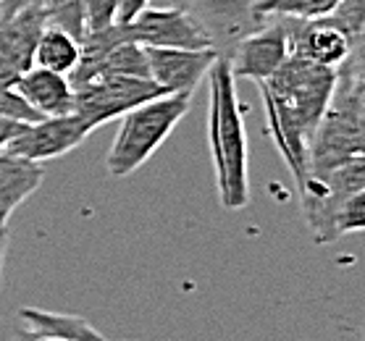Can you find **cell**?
I'll use <instances>...</instances> for the list:
<instances>
[{
	"label": "cell",
	"mask_w": 365,
	"mask_h": 341,
	"mask_svg": "<svg viewBox=\"0 0 365 341\" xmlns=\"http://www.w3.org/2000/svg\"><path fill=\"white\" fill-rule=\"evenodd\" d=\"M336 84V68L321 66L292 53L274 74L257 82L266 105V124L276 150L297 187L307 176V150Z\"/></svg>",
	"instance_id": "cell-1"
},
{
	"label": "cell",
	"mask_w": 365,
	"mask_h": 341,
	"mask_svg": "<svg viewBox=\"0 0 365 341\" xmlns=\"http://www.w3.org/2000/svg\"><path fill=\"white\" fill-rule=\"evenodd\" d=\"M207 145L213 155L218 200L226 210H242L250 202L247 132L237 79L224 53L207 71Z\"/></svg>",
	"instance_id": "cell-2"
},
{
	"label": "cell",
	"mask_w": 365,
	"mask_h": 341,
	"mask_svg": "<svg viewBox=\"0 0 365 341\" xmlns=\"http://www.w3.org/2000/svg\"><path fill=\"white\" fill-rule=\"evenodd\" d=\"M365 71L363 48L336 68V84L307 150V176L324 174L365 155ZM305 176V179H307Z\"/></svg>",
	"instance_id": "cell-3"
},
{
	"label": "cell",
	"mask_w": 365,
	"mask_h": 341,
	"mask_svg": "<svg viewBox=\"0 0 365 341\" xmlns=\"http://www.w3.org/2000/svg\"><path fill=\"white\" fill-rule=\"evenodd\" d=\"M192 95L195 92H166L126 110L106 158V168L113 179H126L155 155L179 121L190 113Z\"/></svg>",
	"instance_id": "cell-4"
},
{
	"label": "cell",
	"mask_w": 365,
	"mask_h": 341,
	"mask_svg": "<svg viewBox=\"0 0 365 341\" xmlns=\"http://www.w3.org/2000/svg\"><path fill=\"white\" fill-rule=\"evenodd\" d=\"M302 194V218L316 244L336 241V216L344 202L365 192V155L344 160L324 174H310L297 187Z\"/></svg>",
	"instance_id": "cell-5"
},
{
	"label": "cell",
	"mask_w": 365,
	"mask_h": 341,
	"mask_svg": "<svg viewBox=\"0 0 365 341\" xmlns=\"http://www.w3.org/2000/svg\"><path fill=\"white\" fill-rule=\"evenodd\" d=\"M158 95H166V90L158 87L153 79L110 74L74 90V113L84 118L87 126L95 132L103 124H110L113 118H121L126 110L137 108Z\"/></svg>",
	"instance_id": "cell-6"
},
{
	"label": "cell",
	"mask_w": 365,
	"mask_h": 341,
	"mask_svg": "<svg viewBox=\"0 0 365 341\" xmlns=\"http://www.w3.org/2000/svg\"><path fill=\"white\" fill-rule=\"evenodd\" d=\"M224 56L237 82H263L292 56V19H266Z\"/></svg>",
	"instance_id": "cell-7"
},
{
	"label": "cell",
	"mask_w": 365,
	"mask_h": 341,
	"mask_svg": "<svg viewBox=\"0 0 365 341\" xmlns=\"http://www.w3.org/2000/svg\"><path fill=\"white\" fill-rule=\"evenodd\" d=\"M90 132L92 129L87 126V121L76 113L48 116L21 126L3 152L29 160V163H48V160H56L66 152L76 150Z\"/></svg>",
	"instance_id": "cell-8"
},
{
	"label": "cell",
	"mask_w": 365,
	"mask_h": 341,
	"mask_svg": "<svg viewBox=\"0 0 365 341\" xmlns=\"http://www.w3.org/2000/svg\"><path fill=\"white\" fill-rule=\"evenodd\" d=\"M187 11L207 34L218 53H229L237 42L263 24L255 16L257 0H171Z\"/></svg>",
	"instance_id": "cell-9"
},
{
	"label": "cell",
	"mask_w": 365,
	"mask_h": 341,
	"mask_svg": "<svg viewBox=\"0 0 365 341\" xmlns=\"http://www.w3.org/2000/svg\"><path fill=\"white\" fill-rule=\"evenodd\" d=\"M150 79L166 92H195L216 63V48H145Z\"/></svg>",
	"instance_id": "cell-10"
},
{
	"label": "cell",
	"mask_w": 365,
	"mask_h": 341,
	"mask_svg": "<svg viewBox=\"0 0 365 341\" xmlns=\"http://www.w3.org/2000/svg\"><path fill=\"white\" fill-rule=\"evenodd\" d=\"M14 90L37 116H66L74 113V87L66 74L42 66H29L14 82Z\"/></svg>",
	"instance_id": "cell-11"
},
{
	"label": "cell",
	"mask_w": 365,
	"mask_h": 341,
	"mask_svg": "<svg viewBox=\"0 0 365 341\" xmlns=\"http://www.w3.org/2000/svg\"><path fill=\"white\" fill-rule=\"evenodd\" d=\"M355 51L360 48H352L347 37L324 19H316V21L292 19V53L299 58L329 68H339Z\"/></svg>",
	"instance_id": "cell-12"
},
{
	"label": "cell",
	"mask_w": 365,
	"mask_h": 341,
	"mask_svg": "<svg viewBox=\"0 0 365 341\" xmlns=\"http://www.w3.org/2000/svg\"><path fill=\"white\" fill-rule=\"evenodd\" d=\"M48 26V19L42 14V6L21 9L14 16L0 19V56L24 74L34 63V45L40 40L42 29Z\"/></svg>",
	"instance_id": "cell-13"
},
{
	"label": "cell",
	"mask_w": 365,
	"mask_h": 341,
	"mask_svg": "<svg viewBox=\"0 0 365 341\" xmlns=\"http://www.w3.org/2000/svg\"><path fill=\"white\" fill-rule=\"evenodd\" d=\"M42 179V163H29L16 155L0 152V229H6L16 208H21L40 189Z\"/></svg>",
	"instance_id": "cell-14"
},
{
	"label": "cell",
	"mask_w": 365,
	"mask_h": 341,
	"mask_svg": "<svg viewBox=\"0 0 365 341\" xmlns=\"http://www.w3.org/2000/svg\"><path fill=\"white\" fill-rule=\"evenodd\" d=\"M19 318H21V339L24 341L40 339V336L63 341H103V333L95 331L90 320L71 315V313L24 308Z\"/></svg>",
	"instance_id": "cell-15"
},
{
	"label": "cell",
	"mask_w": 365,
	"mask_h": 341,
	"mask_svg": "<svg viewBox=\"0 0 365 341\" xmlns=\"http://www.w3.org/2000/svg\"><path fill=\"white\" fill-rule=\"evenodd\" d=\"M76 61H79V40H74L71 34L58 29V26H45L37 45H34L32 66L50 68V71L68 76V71L76 66Z\"/></svg>",
	"instance_id": "cell-16"
},
{
	"label": "cell",
	"mask_w": 365,
	"mask_h": 341,
	"mask_svg": "<svg viewBox=\"0 0 365 341\" xmlns=\"http://www.w3.org/2000/svg\"><path fill=\"white\" fill-rule=\"evenodd\" d=\"M341 0H257V21L266 19H294V21H316L329 16Z\"/></svg>",
	"instance_id": "cell-17"
},
{
	"label": "cell",
	"mask_w": 365,
	"mask_h": 341,
	"mask_svg": "<svg viewBox=\"0 0 365 341\" xmlns=\"http://www.w3.org/2000/svg\"><path fill=\"white\" fill-rule=\"evenodd\" d=\"M42 14L50 26H58L68 32L74 40L82 42L87 34L84 29V0H40Z\"/></svg>",
	"instance_id": "cell-18"
},
{
	"label": "cell",
	"mask_w": 365,
	"mask_h": 341,
	"mask_svg": "<svg viewBox=\"0 0 365 341\" xmlns=\"http://www.w3.org/2000/svg\"><path fill=\"white\" fill-rule=\"evenodd\" d=\"M324 21L339 29L352 48H363L365 37V0H341L339 6L324 16Z\"/></svg>",
	"instance_id": "cell-19"
},
{
	"label": "cell",
	"mask_w": 365,
	"mask_h": 341,
	"mask_svg": "<svg viewBox=\"0 0 365 341\" xmlns=\"http://www.w3.org/2000/svg\"><path fill=\"white\" fill-rule=\"evenodd\" d=\"M118 21V0H84V29L103 32Z\"/></svg>",
	"instance_id": "cell-20"
},
{
	"label": "cell",
	"mask_w": 365,
	"mask_h": 341,
	"mask_svg": "<svg viewBox=\"0 0 365 341\" xmlns=\"http://www.w3.org/2000/svg\"><path fill=\"white\" fill-rule=\"evenodd\" d=\"M365 229V192L352 194L336 218V239L347 234H360Z\"/></svg>",
	"instance_id": "cell-21"
},
{
	"label": "cell",
	"mask_w": 365,
	"mask_h": 341,
	"mask_svg": "<svg viewBox=\"0 0 365 341\" xmlns=\"http://www.w3.org/2000/svg\"><path fill=\"white\" fill-rule=\"evenodd\" d=\"M0 116L16 118V121H24V124H32V121L42 118L21 100V95L14 87H3V84H0Z\"/></svg>",
	"instance_id": "cell-22"
},
{
	"label": "cell",
	"mask_w": 365,
	"mask_h": 341,
	"mask_svg": "<svg viewBox=\"0 0 365 341\" xmlns=\"http://www.w3.org/2000/svg\"><path fill=\"white\" fill-rule=\"evenodd\" d=\"M21 126H24V121H16V118L0 116V152L6 150V145H9V142L14 140V137H16Z\"/></svg>",
	"instance_id": "cell-23"
},
{
	"label": "cell",
	"mask_w": 365,
	"mask_h": 341,
	"mask_svg": "<svg viewBox=\"0 0 365 341\" xmlns=\"http://www.w3.org/2000/svg\"><path fill=\"white\" fill-rule=\"evenodd\" d=\"M148 6L150 0H118V21H129Z\"/></svg>",
	"instance_id": "cell-24"
},
{
	"label": "cell",
	"mask_w": 365,
	"mask_h": 341,
	"mask_svg": "<svg viewBox=\"0 0 365 341\" xmlns=\"http://www.w3.org/2000/svg\"><path fill=\"white\" fill-rule=\"evenodd\" d=\"M40 0H0V19L14 16L21 9H29V6H37Z\"/></svg>",
	"instance_id": "cell-25"
},
{
	"label": "cell",
	"mask_w": 365,
	"mask_h": 341,
	"mask_svg": "<svg viewBox=\"0 0 365 341\" xmlns=\"http://www.w3.org/2000/svg\"><path fill=\"white\" fill-rule=\"evenodd\" d=\"M19 76L21 74H19L16 68L11 66L9 61L0 56V84H3V87H14V82H16Z\"/></svg>",
	"instance_id": "cell-26"
},
{
	"label": "cell",
	"mask_w": 365,
	"mask_h": 341,
	"mask_svg": "<svg viewBox=\"0 0 365 341\" xmlns=\"http://www.w3.org/2000/svg\"><path fill=\"white\" fill-rule=\"evenodd\" d=\"M6 252H9V226L0 229V289H3V266H6Z\"/></svg>",
	"instance_id": "cell-27"
},
{
	"label": "cell",
	"mask_w": 365,
	"mask_h": 341,
	"mask_svg": "<svg viewBox=\"0 0 365 341\" xmlns=\"http://www.w3.org/2000/svg\"><path fill=\"white\" fill-rule=\"evenodd\" d=\"M32 341H63V339H50V336H40V339H32Z\"/></svg>",
	"instance_id": "cell-28"
},
{
	"label": "cell",
	"mask_w": 365,
	"mask_h": 341,
	"mask_svg": "<svg viewBox=\"0 0 365 341\" xmlns=\"http://www.w3.org/2000/svg\"><path fill=\"white\" fill-rule=\"evenodd\" d=\"M103 341H106V339H103Z\"/></svg>",
	"instance_id": "cell-29"
}]
</instances>
